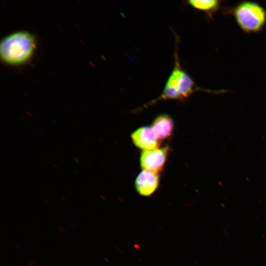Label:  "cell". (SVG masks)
<instances>
[{
  "label": "cell",
  "mask_w": 266,
  "mask_h": 266,
  "mask_svg": "<svg viewBox=\"0 0 266 266\" xmlns=\"http://www.w3.org/2000/svg\"><path fill=\"white\" fill-rule=\"evenodd\" d=\"M34 49L33 36L29 33L19 32L9 35L1 41L0 54L5 62L21 64L31 57Z\"/></svg>",
  "instance_id": "2"
},
{
  "label": "cell",
  "mask_w": 266,
  "mask_h": 266,
  "mask_svg": "<svg viewBox=\"0 0 266 266\" xmlns=\"http://www.w3.org/2000/svg\"><path fill=\"white\" fill-rule=\"evenodd\" d=\"M29 266H34L31 263L29 262Z\"/></svg>",
  "instance_id": "10"
},
{
  "label": "cell",
  "mask_w": 266,
  "mask_h": 266,
  "mask_svg": "<svg viewBox=\"0 0 266 266\" xmlns=\"http://www.w3.org/2000/svg\"><path fill=\"white\" fill-rule=\"evenodd\" d=\"M132 140L137 148L148 150L159 148L160 141L157 138L151 127H141L131 135Z\"/></svg>",
  "instance_id": "5"
},
{
  "label": "cell",
  "mask_w": 266,
  "mask_h": 266,
  "mask_svg": "<svg viewBox=\"0 0 266 266\" xmlns=\"http://www.w3.org/2000/svg\"><path fill=\"white\" fill-rule=\"evenodd\" d=\"M57 229L58 231L61 233H65V230L64 229L61 227V226H57Z\"/></svg>",
  "instance_id": "9"
},
{
  "label": "cell",
  "mask_w": 266,
  "mask_h": 266,
  "mask_svg": "<svg viewBox=\"0 0 266 266\" xmlns=\"http://www.w3.org/2000/svg\"><path fill=\"white\" fill-rule=\"evenodd\" d=\"M174 126L173 119L170 115L161 114L154 119L151 127L160 141L165 140L172 135Z\"/></svg>",
  "instance_id": "7"
},
{
  "label": "cell",
  "mask_w": 266,
  "mask_h": 266,
  "mask_svg": "<svg viewBox=\"0 0 266 266\" xmlns=\"http://www.w3.org/2000/svg\"><path fill=\"white\" fill-rule=\"evenodd\" d=\"M230 12L244 33H258L263 30L266 24V10L257 2H240L233 6Z\"/></svg>",
  "instance_id": "3"
},
{
  "label": "cell",
  "mask_w": 266,
  "mask_h": 266,
  "mask_svg": "<svg viewBox=\"0 0 266 266\" xmlns=\"http://www.w3.org/2000/svg\"><path fill=\"white\" fill-rule=\"evenodd\" d=\"M222 1L219 0H190L185 1L187 5L203 12L207 20L213 19L214 14L221 8Z\"/></svg>",
  "instance_id": "8"
},
{
  "label": "cell",
  "mask_w": 266,
  "mask_h": 266,
  "mask_svg": "<svg viewBox=\"0 0 266 266\" xmlns=\"http://www.w3.org/2000/svg\"><path fill=\"white\" fill-rule=\"evenodd\" d=\"M160 183V176L158 173L143 170L136 177L134 187L141 196L149 197L157 189Z\"/></svg>",
  "instance_id": "6"
},
{
  "label": "cell",
  "mask_w": 266,
  "mask_h": 266,
  "mask_svg": "<svg viewBox=\"0 0 266 266\" xmlns=\"http://www.w3.org/2000/svg\"><path fill=\"white\" fill-rule=\"evenodd\" d=\"M169 151L168 146L152 150H143L139 159L141 168L158 173L163 169Z\"/></svg>",
  "instance_id": "4"
},
{
  "label": "cell",
  "mask_w": 266,
  "mask_h": 266,
  "mask_svg": "<svg viewBox=\"0 0 266 266\" xmlns=\"http://www.w3.org/2000/svg\"><path fill=\"white\" fill-rule=\"evenodd\" d=\"M175 37L174 65L164 88L160 95L144 105L141 109L151 106L161 100H175L184 102L198 91L214 94H222L227 92L225 90L212 91L197 86L194 79L181 66L178 54L179 38L176 34Z\"/></svg>",
  "instance_id": "1"
}]
</instances>
